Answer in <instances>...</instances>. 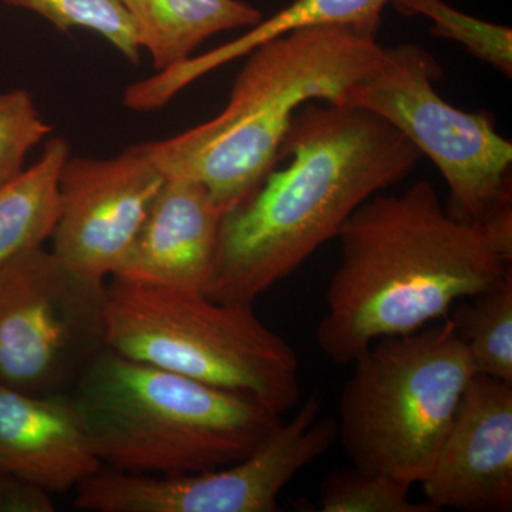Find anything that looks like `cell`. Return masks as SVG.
Wrapping results in <instances>:
<instances>
[{
	"label": "cell",
	"mask_w": 512,
	"mask_h": 512,
	"mask_svg": "<svg viewBox=\"0 0 512 512\" xmlns=\"http://www.w3.org/2000/svg\"><path fill=\"white\" fill-rule=\"evenodd\" d=\"M443 67L419 45L386 47L380 69L356 83L346 104L397 128L439 168L450 191L451 215L474 224L512 202V143L493 116L451 106L434 89Z\"/></svg>",
	"instance_id": "7"
},
{
	"label": "cell",
	"mask_w": 512,
	"mask_h": 512,
	"mask_svg": "<svg viewBox=\"0 0 512 512\" xmlns=\"http://www.w3.org/2000/svg\"><path fill=\"white\" fill-rule=\"evenodd\" d=\"M106 339L120 355L248 397L279 416L301 402L298 356L254 305L113 278Z\"/></svg>",
	"instance_id": "5"
},
{
	"label": "cell",
	"mask_w": 512,
	"mask_h": 512,
	"mask_svg": "<svg viewBox=\"0 0 512 512\" xmlns=\"http://www.w3.org/2000/svg\"><path fill=\"white\" fill-rule=\"evenodd\" d=\"M403 16L430 20V33L464 47L505 77L512 76V29L460 12L444 0H390Z\"/></svg>",
	"instance_id": "18"
},
{
	"label": "cell",
	"mask_w": 512,
	"mask_h": 512,
	"mask_svg": "<svg viewBox=\"0 0 512 512\" xmlns=\"http://www.w3.org/2000/svg\"><path fill=\"white\" fill-rule=\"evenodd\" d=\"M52 493L26 478L0 470V512H55Z\"/></svg>",
	"instance_id": "22"
},
{
	"label": "cell",
	"mask_w": 512,
	"mask_h": 512,
	"mask_svg": "<svg viewBox=\"0 0 512 512\" xmlns=\"http://www.w3.org/2000/svg\"><path fill=\"white\" fill-rule=\"evenodd\" d=\"M107 285L45 247L0 269V383L72 392L107 348Z\"/></svg>",
	"instance_id": "8"
},
{
	"label": "cell",
	"mask_w": 512,
	"mask_h": 512,
	"mask_svg": "<svg viewBox=\"0 0 512 512\" xmlns=\"http://www.w3.org/2000/svg\"><path fill=\"white\" fill-rule=\"evenodd\" d=\"M158 73L190 60L205 40L242 28H254L264 15L244 0H121Z\"/></svg>",
	"instance_id": "14"
},
{
	"label": "cell",
	"mask_w": 512,
	"mask_h": 512,
	"mask_svg": "<svg viewBox=\"0 0 512 512\" xmlns=\"http://www.w3.org/2000/svg\"><path fill=\"white\" fill-rule=\"evenodd\" d=\"M312 393L249 456L204 473L151 476L103 467L76 487L77 508L93 512H275L279 495L338 440Z\"/></svg>",
	"instance_id": "9"
},
{
	"label": "cell",
	"mask_w": 512,
	"mask_h": 512,
	"mask_svg": "<svg viewBox=\"0 0 512 512\" xmlns=\"http://www.w3.org/2000/svg\"><path fill=\"white\" fill-rule=\"evenodd\" d=\"M338 439L352 466L420 484L476 376L453 322L376 340L353 360Z\"/></svg>",
	"instance_id": "6"
},
{
	"label": "cell",
	"mask_w": 512,
	"mask_h": 512,
	"mask_svg": "<svg viewBox=\"0 0 512 512\" xmlns=\"http://www.w3.org/2000/svg\"><path fill=\"white\" fill-rule=\"evenodd\" d=\"M384 60L386 47L360 30H292L248 53L218 116L143 146L165 178L202 185L225 214L248 200L278 167L282 141L303 104H346L349 90Z\"/></svg>",
	"instance_id": "3"
},
{
	"label": "cell",
	"mask_w": 512,
	"mask_h": 512,
	"mask_svg": "<svg viewBox=\"0 0 512 512\" xmlns=\"http://www.w3.org/2000/svg\"><path fill=\"white\" fill-rule=\"evenodd\" d=\"M338 237L342 259L315 335L336 365H352L376 340L424 329L512 272L481 225L451 215L429 181L373 195Z\"/></svg>",
	"instance_id": "2"
},
{
	"label": "cell",
	"mask_w": 512,
	"mask_h": 512,
	"mask_svg": "<svg viewBox=\"0 0 512 512\" xmlns=\"http://www.w3.org/2000/svg\"><path fill=\"white\" fill-rule=\"evenodd\" d=\"M103 468L72 393L30 394L0 383V470L64 493Z\"/></svg>",
	"instance_id": "13"
},
{
	"label": "cell",
	"mask_w": 512,
	"mask_h": 512,
	"mask_svg": "<svg viewBox=\"0 0 512 512\" xmlns=\"http://www.w3.org/2000/svg\"><path fill=\"white\" fill-rule=\"evenodd\" d=\"M26 90L0 93V188L25 171L26 157L52 133Z\"/></svg>",
	"instance_id": "21"
},
{
	"label": "cell",
	"mask_w": 512,
	"mask_h": 512,
	"mask_svg": "<svg viewBox=\"0 0 512 512\" xmlns=\"http://www.w3.org/2000/svg\"><path fill=\"white\" fill-rule=\"evenodd\" d=\"M451 322L476 375L512 383V272L490 291L460 301Z\"/></svg>",
	"instance_id": "17"
},
{
	"label": "cell",
	"mask_w": 512,
	"mask_h": 512,
	"mask_svg": "<svg viewBox=\"0 0 512 512\" xmlns=\"http://www.w3.org/2000/svg\"><path fill=\"white\" fill-rule=\"evenodd\" d=\"M413 485L356 467L330 471L319 488L322 512H439L426 501H413Z\"/></svg>",
	"instance_id": "20"
},
{
	"label": "cell",
	"mask_w": 512,
	"mask_h": 512,
	"mask_svg": "<svg viewBox=\"0 0 512 512\" xmlns=\"http://www.w3.org/2000/svg\"><path fill=\"white\" fill-rule=\"evenodd\" d=\"M421 158L409 138L370 111L328 101L303 104L279 151V163H288L222 215L207 295L254 305Z\"/></svg>",
	"instance_id": "1"
},
{
	"label": "cell",
	"mask_w": 512,
	"mask_h": 512,
	"mask_svg": "<svg viewBox=\"0 0 512 512\" xmlns=\"http://www.w3.org/2000/svg\"><path fill=\"white\" fill-rule=\"evenodd\" d=\"M390 0H293L271 18L262 19L244 36L192 60V69L202 76L215 67L248 55L256 46L295 29L308 26H345L377 37L383 10Z\"/></svg>",
	"instance_id": "16"
},
{
	"label": "cell",
	"mask_w": 512,
	"mask_h": 512,
	"mask_svg": "<svg viewBox=\"0 0 512 512\" xmlns=\"http://www.w3.org/2000/svg\"><path fill=\"white\" fill-rule=\"evenodd\" d=\"M420 484L437 511L512 510V383L481 375L470 380Z\"/></svg>",
	"instance_id": "11"
},
{
	"label": "cell",
	"mask_w": 512,
	"mask_h": 512,
	"mask_svg": "<svg viewBox=\"0 0 512 512\" xmlns=\"http://www.w3.org/2000/svg\"><path fill=\"white\" fill-rule=\"evenodd\" d=\"M69 156L66 138H50L39 161L0 188V269L52 238L60 210L59 175Z\"/></svg>",
	"instance_id": "15"
},
{
	"label": "cell",
	"mask_w": 512,
	"mask_h": 512,
	"mask_svg": "<svg viewBox=\"0 0 512 512\" xmlns=\"http://www.w3.org/2000/svg\"><path fill=\"white\" fill-rule=\"evenodd\" d=\"M103 467L151 476L237 463L282 416L255 400L103 350L73 387Z\"/></svg>",
	"instance_id": "4"
},
{
	"label": "cell",
	"mask_w": 512,
	"mask_h": 512,
	"mask_svg": "<svg viewBox=\"0 0 512 512\" xmlns=\"http://www.w3.org/2000/svg\"><path fill=\"white\" fill-rule=\"evenodd\" d=\"M222 215L202 185L167 178L111 278L207 293L217 261Z\"/></svg>",
	"instance_id": "12"
},
{
	"label": "cell",
	"mask_w": 512,
	"mask_h": 512,
	"mask_svg": "<svg viewBox=\"0 0 512 512\" xmlns=\"http://www.w3.org/2000/svg\"><path fill=\"white\" fill-rule=\"evenodd\" d=\"M165 180L143 143L103 160L70 154L59 175L52 251L106 281L119 271Z\"/></svg>",
	"instance_id": "10"
},
{
	"label": "cell",
	"mask_w": 512,
	"mask_h": 512,
	"mask_svg": "<svg viewBox=\"0 0 512 512\" xmlns=\"http://www.w3.org/2000/svg\"><path fill=\"white\" fill-rule=\"evenodd\" d=\"M9 8L29 10L59 32L87 29L119 50L128 62L140 63L136 29L121 0H0Z\"/></svg>",
	"instance_id": "19"
}]
</instances>
